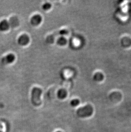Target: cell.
<instances>
[{
    "mask_svg": "<svg viewBox=\"0 0 131 132\" xmlns=\"http://www.w3.org/2000/svg\"><path fill=\"white\" fill-rule=\"evenodd\" d=\"M0 132H2V131H1V130H0Z\"/></svg>",
    "mask_w": 131,
    "mask_h": 132,
    "instance_id": "14",
    "label": "cell"
},
{
    "mask_svg": "<svg viewBox=\"0 0 131 132\" xmlns=\"http://www.w3.org/2000/svg\"><path fill=\"white\" fill-rule=\"evenodd\" d=\"M9 21L6 20H3L0 22V31H6L9 30L10 28Z\"/></svg>",
    "mask_w": 131,
    "mask_h": 132,
    "instance_id": "6",
    "label": "cell"
},
{
    "mask_svg": "<svg viewBox=\"0 0 131 132\" xmlns=\"http://www.w3.org/2000/svg\"><path fill=\"white\" fill-rule=\"evenodd\" d=\"M61 132V131H57V132Z\"/></svg>",
    "mask_w": 131,
    "mask_h": 132,
    "instance_id": "13",
    "label": "cell"
},
{
    "mask_svg": "<svg viewBox=\"0 0 131 132\" xmlns=\"http://www.w3.org/2000/svg\"><path fill=\"white\" fill-rule=\"evenodd\" d=\"M93 111L92 106L91 105L88 104L78 108L76 111V113L79 117H89L92 115Z\"/></svg>",
    "mask_w": 131,
    "mask_h": 132,
    "instance_id": "2",
    "label": "cell"
},
{
    "mask_svg": "<svg viewBox=\"0 0 131 132\" xmlns=\"http://www.w3.org/2000/svg\"><path fill=\"white\" fill-rule=\"evenodd\" d=\"M67 95V92L65 89L61 88L57 92V96L58 98L63 100L65 98Z\"/></svg>",
    "mask_w": 131,
    "mask_h": 132,
    "instance_id": "8",
    "label": "cell"
},
{
    "mask_svg": "<svg viewBox=\"0 0 131 132\" xmlns=\"http://www.w3.org/2000/svg\"><path fill=\"white\" fill-rule=\"evenodd\" d=\"M9 23L10 26L13 28L17 27L19 24V21L18 19L16 16L12 17L10 19Z\"/></svg>",
    "mask_w": 131,
    "mask_h": 132,
    "instance_id": "7",
    "label": "cell"
},
{
    "mask_svg": "<svg viewBox=\"0 0 131 132\" xmlns=\"http://www.w3.org/2000/svg\"><path fill=\"white\" fill-rule=\"evenodd\" d=\"M52 5L50 3H45L42 6V9L44 11H47L51 9Z\"/></svg>",
    "mask_w": 131,
    "mask_h": 132,
    "instance_id": "10",
    "label": "cell"
},
{
    "mask_svg": "<svg viewBox=\"0 0 131 132\" xmlns=\"http://www.w3.org/2000/svg\"><path fill=\"white\" fill-rule=\"evenodd\" d=\"M67 43V39L64 36H61L57 40V44L59 46H65Z\"/></svg>",
    "mask_w": 131,
    "mask_h": 132,
    "instance_id": "9",
    "label": "cell"
},
{
    "mask_svg": "<svg viewBox=\"0 0 131 132\" xmlns=\"http://www.w3.org/2000/svg\"><path fill=\"white\" fill-rule=\"evenodd\" d=\"M68 34V31L66 29H63L59 31V34L61 35V36H64L65 35H67Z\"/></svg>",
    "mask_w": 131,
    "mask_h": 132,
    "instance_id": "12",
    "label": "cell"
},
{
    "mask_svg": "<svg viewBox=\"0 0 131 132\" xmlns=\"http://www.w3.org/2000/svg\"><path fill=\"white\" fill-rule=\"evenodd\" d=\"M30 39L29 36L26 34H24L19 36L17 40V43L21 46H26L29 43Z\"/></svg>",
    "mask_w": 131,
    "mask_h": 132,
    "instance_id": "3",
    "label": "cell"
},
{
    "mask_svg": "<svg viewBox=\"0 0 131 132\" xmlns=\"http://www.w3.org/2000/svg\"><path fill=\"white\" fill-rule=\"evenodd\" d=\"M42 90L40 88L35 87L31 91V101L32 104L35 106H40L42 101L41 99Z\"/></svg>",
    "mask_w": 131,
    "mask_h": 132,
    "instance_id": "1",
    "label": "cell"
},
{
    "mask_svg": "<svg viewBox=\"0 0 131 132\" xmlns=\"http://www.w3.org/2000/svg\"><path fill=\"white\" fill-rule=\"evenodd\" d=\"M80 103V101L78 99H74L72 100L70 102V105L73 107L78 106Z\"/></svg>",
    "mask_w": 131,
    "mask_h": 132,
    "instance_id": "11",
    "label": "cell"
},
{
    "mask_svg": "<svg viewBox=\"0 0 131 132\" xmlns=\"http://www.w3.org/2000/svg\"><path fill=\"white\" fill-rule=\"evenodd\" d=\"M42 21V16L39 14L34 15L31 17L30 23L32 26H37L41 24Z\"/></svg>",
    "mask_w": 131,
    "mask_h": 132,
    "instance_id": "5",
    "label": "cell"
},
{
    "mask_svg": "<svg viewBox=\"0 0 131 132\" xmlns=\"http://www.w3.org/2000/svg\"><path fill=\"white\" fill-rule=\"evenodd\" d=\"M15 60V56L13 54H9L3 58L1 62L4 64H9L12 63Z\"/></svg>",
    "mask_w": 131,
    "mask_h": 132,
    "instance_id": "4",
    "label": "cell"
}]
</instances>
